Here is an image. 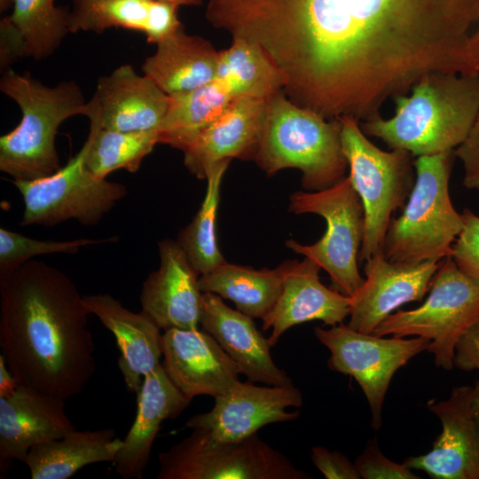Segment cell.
<instances>
[{
  "instance_id": "obj_1",
  "label": "cell",
  "mask_w": 479,
  "mask_h": 479,
  "mask_svg": "<svg viewBox=\"0 0 479 479\" xmlns=\"http://www.w3.org/2000/svg\"><path fill=\"white\" fill-rule=\"evenodd\" d=\"M294 104L364 122L432 73L479 75V0H223Z\"/></svg>"
},
{
  "instance_id": "obj_2",
  "label": "cell",
  "mask_w": 479,
  "mask_h": 479,
  "mask_svg": "<svg viewBox=\"0 0 479 479\" xmlns=\"http://www.w3.org/2000/svg\"><path fill=\"white\" fill-rule=\"evenodd\" d=\"M90 314L72 279L29 260L0 277V348L18 384L64 400L96 372Z\"/></svg>"
},
{
  "instance_id": "obj_3",
  "label": "cell",
  "mask_w": 479,
  "mask_h": 479,
  "mask_svg": "<svg viewBox=\"0 0 479 479\" xmlns=\"http://www.w3.org/2000/svg\"><path fill=\"white\" fill-rule=\"evenodd\" d=\"M411 91L393 98L391 118L380 114L361 122L363 132L417 157L457 148L479 112V75L432 73Z\"/></svg>"
},
{
  "instance_id": "obj_4",
  "label": "cell",
  "mask_w": 479,
  "mask_h": 479,
  "mask_svg": "<svg viewBox=\"0 0 479 479\" xmlns=\"http://www.w3.org/2000/svg\"><path fill=\"white\" fill-rule=\"evenodd\" d=\"M0 90L20 108L19 125L0 137V170L16 181H34L60 169L55 139L59 126L85 115L87 102L75 81L47 86L28 72L4 71Z\"/></svg>"
},
{
  "instance_id": "obj_5",
  "label": "cell",
  "mask_w": 479,
  "mask_h": 479,
  "mask_svg": "<svg viewBox=\"0 0 479 479\" xmlns=\"http://www.w3.org/2000/svg\"><path fill=\"white\" fill-rule=\"evenodd\" d=\"M268 175L294 168L310 192L326 189L345 177L339 119L327 120L292 102L283 90L266 100L265 119L254 158Z\"/></svg>"
},
{
  "instance_id": "obj_6",
  "label": "cell",
  "mask_w": 479,
  "mask_h": 479,
  "mask_svg": "<svg viewBox=\"0 0 479 479\" xmlns=\"http://www.w3.org/2000/svg\"><path fill=\"white\" fill-rule=\"evenodd\" d=\"M454 158L451 150L414 161V186L401 216L391 219L384 240L389 261L418 264L451 255L463 226L449 193Z\"/></svg>"
},
{
  "instance_id": "obj_7",
  "label": "cell",
  "mask_w": 479,
  "mask_h": 479,
  "mask_svg": "<svg viewBox=\"0 0 479 479\" xmlns=\"http://www.w3.org/2000/svg\"><path fill=\"white\" fill-rule=\"evenodd\" d=\"M341 139L349 178L365 210V232L358 260L365 262L383 243L392 214L403 208L414 186L412 155L404 149L386 152L363 132L360 121L341 117Z\"/></svg>"
},
{
  "instance_id": "obj_8",
  "label": "cell",
  "mask_w": 479,
  "mask_h": 479,
  "mask_svg": "<svg viewBox=\"0 0 479 479\" xmlns=\"http://www.w3.org/2000/svg\"><path fill=\"white\" fill-rule=\"evenodd\" d=\"M289 211L316 214L326 222V231L314 244L287 240L294 252L315 261L330 276L332 288L351 297L364 283L357 266L365 232V210L349 177L317 192L298 191L289 197Z\"/></svg>"
},
{
  "instance_id": "obj_9",
  "label": "cell",
  "mask_w": 479,
  "mask_h": 479,
  "mask_svg": "<svg viewBox=\"0 0 479 479\" xmlns=\"http://www.w3.org/2000/svg\"><path fill=\"white\" fill-rule=\"evenodd\" d=\"M425 302L416 309L389 315L373 332L377 336H420L437 367L454 366L455 349L479 320V285L462 273L449 255L441 260Z\"/></svg>"
},
{
  "instance_id": "obj_10",
  "label": "cell",
  "mask_w": 479,
  "mask_h": 479,
  "mask_svg": "<svg viewBox=\"0 0 479 479\" xmlns=\"http://www.w3.org/2000/svg\"><path fill=\"white\" fill-rule=\"evenodd\" d=\"M192 430L159 453L158 479L310 478L257 433L238 441H219Z\"/></svg>"
},
{
  "instance_id": "obj_11",
  "label": "cell",
  "mask_w": 479,
  "mask_h": 479,
  "mask_svg": "<svg viewBox=\"0 0 479 479\" xmlns=\"http://www.w3.org/2000/svg\"><path fill=\"white\" fill-rule=\"evenodd\" d=\"M89 145L87 137L76 155L50 177L12 181L24 202L21 226H55L70 219L94 226L127 195L124 185L97 177L87 169Z\"/></svg>"
},
{
  "instance_id": "obj_12",
  "label": "cell",
  "mask_w": 479,
  "mask_h": 479,
  "mask_svg": "<svg viewBox=\"0 0 479 479\" xmlns=\"http://www.w3.org/2000/svg\"><path fill=\"white\" fill-rule=\"evenodd\" d=\"M317 339L330 351L328 367L353 377L367 399L371 427L382 424L384 398L394 373L411 358L428 349L429 340L394 336L384 338L364 334L340 323L326 329L316 327Z\"/></svg>"
},
{
  "instance_id": "obj_13",
  "label": "cell",
  "mask_w": 479,
  "mask_h": 479,
  "mask_svg": "<svg viewBox=\"0 0 479 479\" xmlns=\"http://www.w3.org/2000/svg\"><path fill=\"white\" fill-rule=\"evenodd\" d=\"M302 403V394L294 384L262 387L239 380L215 397L209 412L193 415L185 426L202 430L216 440L238 441L265 425L295 420L300 412L287 409L301 407Z\"/></svg>"
},
{
  "instance_id": "obj_14",
  "label": "cell",
  "mask_w": 479,
  "mask_h": 479,
  "mask_svg": "<svg viewBox=\"0 0 479 479\" xmlns=\"http://www.w3.org/2000/svg\"><path fill=\"white\" fill-rule=\"evenodd\" d=\"M440 261L418 264L389 261L379 250L365 263L364 283L350 297V328L373 334L395 310L410 302H420L428 292Z\"/></svg>"
},
{
  "instance_id": "obj_15",
  "label": "cell",
  "mask_w": 479,
  "mask_h": 479,
  "mask_svg": "<svg viewBox=\"0 0 479 479\" xmlns=\"http://www.w3.org/2000/svg\"><path fill=\"white\" fill-rule=\"evenodd\" d=\"M161 350L165 373L190 400L200 395L215 398L239 381L238 365L205 331L167 329Z\"/></svg>"
},
{
  "instance_id": "obj_16",
  "label": "cell",
  "mask_w": 479,
  "mask_h": 479,
  "mask_svg": "<svg viewBox=\"0 0 479 479\" xmlns=\"http://www.w3.org/2000/svg\"><path fill=\"white\" fill-rule=\"evenodd\" d=\"M474 387L452 389L448 399L430 400L428 408L441 420L443 430L432 450L403 463L435 479H479V433L471 413Z\"/></svg>"
},
{
  "instance_id": "obj_17",
  "label": "cell",
  "mask_w": 479,
  "mask_h": 479,
  "mask_svg": "<svg viewBox=\"0 0 479 479\" xmlns=\"http://www.w3.org/2000/svg\"><path fill=\"white\" fill-rule=\"evenodd\" d=\"M160 265L144 281L142 310L161 329H198L202 292L199 273L176 240L158 242Z\"/></svg>"
},
{
  "instance_id": "obj_18",
  "label": "cell",
  "mask_w": 479,
  "mask_h": 479,
  "mask_svg": "<svg viewBox=\"0 0 479 479\" xmlns=\"http://www.w3.org/2000/svg\"><path fill=\"white\" fill-rule=\"evenodd\" d=\"M169 97L149 76L131 65L100 76L87 102L101 128L123 132L158 130L168 110Z\"/></svg>"
},
{
  "instance_id": "obj_19",
  "label": "cell",
  "mask_w": 479,
  "mask_h": 479,
  "mask_svg": "<svg viewBox=\"0 0 479 479\" xmlns=\"http://www.w3.org/2000/svg\"><path fill=\"white\" fill-rule=\"evenodd\" d=\"M200 324L249 381L270 386L293 384L286 371L274 363L268 339L258 330L253 318L230 308L219 295L202 294Z\"/></svg>"
},
{
  "instance_id": "obj_20",
  "label": "cell",
  "mask_w": 479,
  "mask_h": 479,
  "mask_svg": "<svg viewBox=\"0 0 479 479\" xmlns=\"http://www.w3.org/2000/svg\"><path fill=\"white\" fill-rule=\"evenodd\" d=\"M74 430L60 397L20 384L11 395L0 397L1 459L24 463L34 445Z\"/></svg>"
},
{
  "instance_id": "obj_21",
  "label": "cell",
  "mask_w": 479,
  "mask_h": 479,
  "mask_svg": "<svg viewBox=\"0 0 479 479\" xmlns=\"http://www.w3.org/2000/svg\"><path fill=\"white\" fill-rule=\"evenodd\" d=\"M266 99L237 98L183 151L184 163L194 177L206 179L217 162L233 158L254 160L263 132Z\"/></svg>"
},
{
  "instance_id": "obj_22",
  "label": "cell",
  "mask_w": 479,
  "mask_h": 479,
  "mask_svg": "<svg viewBox=\"0 0 479 479\" xmlns=\"http://www.w3.org/2000/svg\"><path fill=\"white\" fill-rule=\"evenodd\" d=\"M320 269L310 258L295 260L276 304L263 319V330L271 329L268 338L271 347L294 326L320 320L332 326L349 316L350 297L324 286L319 279Z\"/></svg>"
},
{
  "instance_id": "obj_23",
  "label": "cell",
  "mask_w": 479,
  "mask_h": 479,
  "mask_svg": "<svg viewBox=\"0 0 479 479\" xmlns=\"http://www.w3.org/2000/svg\"><path fill=\"white\" fill-rule=\"evenodd\" d=\"M190 402L169 380L161 364L144 377L137 393L135 420L114 461L121 477H143L161 423L179 416Z\"/></svg>"
},
{
  "instance_id": "obj_24",
  "label": "cell",
  "mask_w": 479,
  "mask_h": 479,
  "mask_svg": "<svg viewBox=\"0 0 479 479\" xmlns=\"http://www.w3.org/2000/svg\"><path fill=\"white\" fill-rule=\"evenodd\" d=\"M90 314L113 333L120 350L118 367L129 392L137 393L144 377L161 363V328L143 311L133 312L106 294L84 295Z\"/></svg>"
},
{
  "instance_id": "obj_25",
  "label": "cell",
  "mask_w": 479,
  "mask_h": 479,
  "mask_svg": "<svg viewBox=\"0 0 479 479\" xmlns=\"http://www.w3.org/2000/svg\"><path fill=\"white\" fill-rule=\"evenodd\" d=\"M178 5L161 0H73L70 33H103L111 27L134 30L158 43L182 23Z\"/></svg>"
},
{
  "instance_id": "obj_26",
  "label": "cell",
  "mask_w": 479,
  "mask_h": 479,
  "mask_svg": "<svg viewBox=\"0 0 479 479\" xmlns=\"http://www.w3.org/2000/svg\"><path fill=\"white\" fill-rule=\"evenodd\" d=\"M219 51L198 35L185 33L184 26L157 43L143 65L149 76L165 93L174 95L194 90L216 79Z\"/></svg>"
},
{
  "instance_id": "obj_27",
  "label": "cell",
  "mask_w": 479,
  "mask_h": 479,
  "mask_svg": "<svg viewBox=\"0 0 479 479\" xmlns=\"http://www.w3.org/2000/svg\"><path fill=\"white\" fill-rule=\"evenodd\" d=\"M123 440L113 428L77 431L30 448L24 463L32 479H67L83 467L114 462Z\"/></svg>"
},
{
  "instance_id": "obj_28",
  "label": "cell",
  "mask_w": 479,
  "mask_h": 479,
  "mask_svg": "<svg viewBox=\"0 0 479 479\" xmlns=\"http://www.w3.org/2000/svg\"><path fill=\"white\" fill-rule=\"evenodd\" d=\"M295 260L282 263L274 269L255 270L224 263L199 279L202 293H212L232 301L240 312L263 319L276 304L284 279Z\"/></svg>"
},
{
  "instance_id": "obj_29",
  "label": "cell",
  "mask_w": 479,
  "mask_h": 479,
  "mask_svg": "<svg viewBox=\"0 0 479 479\" xmlns=\"http://www.w3.org/2000/svg\"><path fill=\"white\" fill-rule=\"evenodd\" d=\"M169 107L158 130L159 143L184 151L213 123L235 98L218 80L169 95Z\"/></svg>"
},
{
  "instance_id": "obj_30",
  "label": "cell",
  "mask_w": 479,
  "mask_h": 479,
  "mask_svg": "<svg viewBox=\"0 0 479 479\" xmlns=\"http://www.w3.org/2000/svg\"><path fill=\"white\" fill-rule=\"evenodd\" d=\"M216 79L235 98L268 99L283 90V79L276 66L257 44L232 38L231 46L219 51Z\"/></svg>"
},
{
  "instance_id": "obj_31",
  "label": "cell",
  "mask_w": 479,
  "mask_h": 479,
  "mask_svg": "<svg viewBox=\"0 0 479 479\" xmlns=\"http://www.w3.org/2000/svg\"><path fill=\"white\" fill-rule=\"evenodd\" d=\"M90 120V145L85 165L95 177L106 178L111 172L126 169L136 172L142 161L159 143V131L123 132L101 128L98 115L87 109Z\"/></svg>"
},
{
  "instance_id": "obj_32",
  "label": "cell",
  "mask_w": 479,
  "mask_h": 479,
  "mask_svg": "<svg viewBox=\"0 0 479 479\" xmlns=\"http://www.w3.org/2000/svg\"><path fill=\"white\" fill-rule=\"evenodd\" d=\"M230 161L217 162L209 169L201 206L192 222L180 231L176 240L200 275L226 263L218 247L216 222L221 182Z\"/></svg>"
},
{
  "instance_id": "obj_33",
  "label": "cell",
  "mask_w": 479,
  "mask_h": 479,
  "mask_svg": "<svg viewBox=\"0 0 479 479\" xmlns=\"http://www.w3.org/2000/svg\"><path fill=\"white\" fill-rule=\"evenodd\" d=\"M9 17L22 32L28 56L35 60L52 55L70 33V11L56 6L55 0H13Z\"/></svg>"
},
{
  "instance_id": "obj_34",
  "label": "cell",
  "mask_w": 479,
  "mask_h": 479,
  "mask_svg": "<svg viewBox=\"0 0 479 479\" xmlns=\"http://www.w3.org/2000/svg\"><path fill=\"white\" fill-rule=\"evenodd\" d=\"M117 240L116 236L100 240L78 239L65 241L35 240L1 227L0 277L36 255L56 253L75 255L82 247Z\"/></svg>"
},
{
  "instance_id": "obj_35",
  "label": "cell",
  "mask_w": 479,
  "mask_h": 479,
  "mask_svg": "<svg viewBox=\"0 0 479 479\" xmlns=\"http://www.w3.org/2000/svg\"><path fill=\"white\" fill-rule=\"evenodd\" d=\"M461 216L463 226L450 256L462 273L479 285V216L469 208Z\"/></svg>"
},
{
  "instance_id": "obj_36",
  "label": "cell",
  "mask_w": 479,
  "mask_h": 479,
  "mask_svg": "<svg viewBox=\"0 0 479 479\" xmlns=\"http://www.w3.org/2000/svg\"><path fill=\"white\" fill-rule=\"evenodd\" d=\"M354 464L360 477L364 479L420 478L405 464H398L386 458L381 452L375 440L367 443V446Z\"/></svg>"
},
{
  "instance_id": "obj_37",
  "label": "cell",
  "mask_w": 479,
  "mask_h": 479,
  "mask_svg": "<svg viewBox=\"0 0 479 479\" xmlns=\"http://www.w3.org/2000/svg\"><path fill=\"white\" fill-rule=\"evenodd\" d=\"M454 154L463 165L464 186L479 191V112L467 137L454 149Z\"/></svg>"
},
{
  "instance_id": "obj_38",
  "label": "cell",
  "mask_w": 479,
  "mask_h": 479,
  "mask_svg": "<svg viewBox=\"0 0 479 479\" xmlns=\"http://www.w3.org/2000/svg\"><path fill=\"white\" fill-rule=\"evenodd\" d=\"M310 458L315 467L326 479L361 478L355 464L339 452H331L323 446H315L311 449Z\"/></svg>"
},
{
  "instance_id": "obj_39",
  "label": "cell",
  "mask_w": 479,
  "mask_h": 479,
  "mask_svg": "<svg viewBox=\"0 0 479 479\" xmlns=\"http://www.w3.org/2000/svg\"><path fill=\"white\" fill-rule=\"evenodd\" d=\"M29 57L27 41L9 16L0 20V69L4 72L20 58Z\"/></svg>"
},
{
  "instance_id": "obj_40",
  "label": "cell",
  "mask_w": 479,
  "mask_h": 479,
  "mask_svg": "<svg viewBox=\"0 0 479 479\" xmlns=\"http://www.w3.org/2000/svg\"><path fill=\"white\" fill-rule=\"evenodd\" d=\"M454 365L463 371H479V320L459 341Z\"/></svg>"
},
{
  "instance_id": "obj_41",
  "label": "cell",
  "mask_w": 479,
  "mask_h": 479,
  "mask_svg": "<svg viewBox=\"0 0 479 479\" xmlns=\"http://www.w3.org/2000/svg\"><path fill=\"white\" fill-rule=\"evenodd\" d=\"M17 385L18 383L9 371L4 357L0 355V397L11 395Z\"/></svg>"
},
{
  "instance_id": "obj_42",
  "label": "cell",
  "mask_w": 479,
  "mask_h": 479,
  "mask_svg": "<svg viewBox=\"0 0 479 479\" xmlns=\"http://www.w3.org/2000/svg\"><path fill=\"white\" fill-rule=\"evenodd\" d=\"M470 408L473 420L479 433V379L476 381L474 387Z\"/></svg>"
},
{
  "instance_id": "obj_43",
  "label": "cell",
  "mask_w": 479,
  "mask_h": 479,
  "mask_svg": "<svg viewBox=\"0 0 479 479\" xmlns=\"http://www.w3.org/2000/svg\"><path fill=\"white\" fill-rule=\"evenodd\" d=\"M161 1L170 2L178 6H181V5H199L202 3L203 0H161Z\"/></svg>"
},
{
  "instance_id": "obj_44",
  "label": "cell",
  "mask_w": 479,
  "mask_h": 479,
  "mask_svg": "<svg viewBox=\"0 0 479 479\" xmlns=\"http://www.w3.org/2000/svg\"><path fill=\"white\" fill-rule=\"evenodd\" d=\"M13 0H0V12L7 11L12 5Z\"/></svg>"
}]
</instances>
